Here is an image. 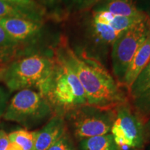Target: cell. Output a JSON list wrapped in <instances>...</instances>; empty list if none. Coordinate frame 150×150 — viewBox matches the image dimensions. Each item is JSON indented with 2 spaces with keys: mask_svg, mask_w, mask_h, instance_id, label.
I'll return each mask as SVG.
<instances>
[{
  "mask_svg": "<svg viewBox=\"0 0 150 150\" xmlns=\"http://www.w3.org/2000/svg\"><path fill=\"white\" fill-rule=\"evenodd\" d=\"M68 14H76L93 8L100 0H62Z\"/></svg>",
  "mask_w": 150,
  "mask_h": 150,
  "instance_id": "ffe728a7",
  "label": "cell"
},
{
  "mask_svg": "<svg viewBox=\"0 0 150 150\" xmlns=\"http://www.w3.org/2000/svg\"><path fill=\"white\" fill-rule=\"evenodd\" d=\"M93 10L106 11L117 16L131 18H143L147 16L137 7L134 0H100Z\"/></svg>",
  "mask_w": 150,
  "mask_h": 150,
  "instance_id": "7c38bea8",
  "label": "cell"
},
{
  "mask_svg": "<svg viewBox=\"0 0 150 150\" xmlns=\"http://www.w3.org/2000/svg\"><path fill=\"white\" fill-rule=\"evenodd\" d=\"M54 54L77 76L85 91L87 104L115 108L130 100L128 93L117 83L105 66L97 60L77 54L61 35L54 47Z\"/></svg>",
  "mask_w": 150,
  "mask_h": 150,
  "instance_id": "6da1fadb",
  "label": "cell"
},
{
  "mask_svg": "<svg viewBox=\"0 0 150 150\" xmlns=\"http://www.w3.org/2000/svg\"><path fill=\"white\" fill-rule=\"evenodd\" d=\"M79 150H119L113 136L108 134L88 138L79 142Z\"/></svg>",
  "mask_w": 150,
  "mask_h": 150,
  "instance_id": "2e32d148",
  "label": "cell"
},
{
  "mask_svg": "<svg viewBox=\"0 0 150 150\" xmlns=\"http://www.w3.org/2000/svg\"><path fill=\"white\" fill-rule=\"evenodd\" d=\"M55 56L52 73L39 91L47 99L54 115L64 116L75 108L87 104L85 91L77 76Z\"/></svg>",
  "mask_w": 150,
  "mask_h": 150,
  "instance_id": "3957f363",
  "label": "cell"
},
{
  "mask_svg": "<svg viewBox=\"0 0 150 150\" xmlns=\"http://www.w3.org/2000/svg\"><path fill=\"white\" fill-rule=\"evenodd\" d=\"M85 15L77 23L81 37L80 49L74 50L77 54L97 60L104 65L110 50L121 33L116 31L107 24L96 21L91 13Z\"/></svg>",
  "mask_w": 150,
  "mask_h": 150,
  "instance_id": "8992f818",
  "label": "cell"
},
{
  "mask_svg": "<svg viewBox=\"0 0 150 150\" xmlns=\"http://www.w3.org/2000/svg\"><path fill=\"white\" fill-rule=\"evenodd\" d=\"M131 101L136 112L145 123L150 117V88Z\"/></svg>",
  "mask_w": 150,
  "mask_h": 150,
  "instance_id": "d6986e66",
  "label": "cell"
},
{
  "mask_svg": "<svg viewBox=\"0 0 150 150\" xmlns=\"http://www.w3.org/2000/svg\"><path fill=\"white\" fill-rule=\"evenodd\" d=\"M91 13L93 18L96 21L108 24L119 33H122L134 24L148 17L147 16L143 18H131L117 16L106 11L92 10Z\"/></svg>",
  "mask_w": 150,
  "mask_h": 150,
  "instance_id": "5bb4252c",
  "label": "cell"
},
{
  "mask_svg": "<svg viewBox=\"0 0 150 150\" xmlns=\"http://www.w3.org/2000/svg\"><path fill=\"white\" fill-rule=\"evenodd\" d=\"M47 20L1 18L0 26L19 45L25 55L53 49L48 42Z\"/></svg>",
  "mask_w": 150,
  "mask_h": 150,
  "instance_id": "52a82bcc",
  "label": "cell"
},
{
  "mask_svg": "<svg viewBox=\"0 0 150 150\" xmlns=\"http://www.w3.org/2000/svg\"><path fill=\"white\" fill-rule=\"evenodd\" d=\"M111 134L119 150H142L146 144L145 123L130 100L115 108Z\"/></svg>",
  "mask_w": 150,
  "mask_h": 150,
  "instance_id": "9c48e42d",
  "label": "cell"
},
{
  "mask_svg": "<svg viewBox=\"0 0 150 150\" xmlns=\"http://www.w3.org/2000/svg\"><path fill=\"white\" fill-rule=\"evenodd\" d=\"M3 1H8V2L13 3V4H16L27 7V8L46 11L45 9L42 8L40 5H39L35 1V0H3Z\"/></svg>",
  "mask_w": 150,
  "mask_h": 150,
  "instance_id": "603a6c76",
  "label": "cell"
},
{
  "mask_svg": "<svg viewBox=\"0 0 150 150\" xmlns=\"http://www.w3.org/2000/svg\"><path fill=\"white\" fill-rule=\"evenodd\" d=\"M24 55L23 50L18 43L0 26V66H5Z\"/></svg>",
  "mask_w": 150,
  "mask_h": 150,
  "instance_id": "9a60e30c",
  "label": "cell"
},
{
  "mask_svg": "<svg viewBox=\"0 0 150 150\" xmlns=\"http://www.w3.org/2000/svg\"><path fill=\"white\" fill-rule=\"evenodd\" d=\"M6 150H23L20 145L15 142H9Z\"/></svg>",
  "mask_w": 150,
  "mask_h": 150,
  "instance_id": "4316f807",
  "label": "cell"
},
{
  "mask_svg": "<svg viewBox=\"0 0 150 150\" xmlns=\"http://www.w3.org/2000/svg\"><path fill=\"white\" fill-rule=\"evenodd\" d=\"M54 115L47 99L35 89L18 91L9 101L3 117L29 129L47 122Z\"/></svg>",
  "mask_w": 150,
  "mask_h": 150,
  "instance_id": "277c9868",
  "label": "cell"
},
{
  "mask_svg": "<svg viewBox=\"0 0 150 150\" xmlns=\"http://www.w3.org/2000/svg\"><path fill=\"white\" fill-rule=\"evenodd\" d=\"M35 1L39 5H40L42 8L45 9L49 16H50V14H49L48 10L54 8L56 6V5L57 4L58 2L57 0H35Z\"/></svg>",
  "mask_w": 150,
  "mask_h": 150,
  "instance_id": "cb8c5ba5",
  "label": "cell"
},
{
  "mask_svg": "<svg viewBox=\"0 0 150 150\" xmlns=\"http://www.w3.org/2000/svg\"><path fill=\"white\" fill-rule=\"evenodd\" d=\"M67 130L79 142L91 137L110 134L115 119V108L83 105L64 116Z\"/></svg>",
  "mask_w": 150,
  "mask_h": 150,
  "instance_id": "5b68a950",
  "label": "cell"
},
{
  "mask_svg": "<svg viewBox=\"0 0 150 150\" xmlns=\"http://www.w3.org/2000/svg\"><path fill=\"white\" fill-rule=\"evenodd\" d=\"M3 72H4V66H0V81H2Z\"/></svg>",
  "mask_w": 150,
  "mask_h": 150,
  "instance_id": "83f0119b",
  "label": "cell"
},
{
  "mask_svg": "<svg viewBox=\"0 0 150 150\" xmlns=\"http://www.w3.org/2000/svg\"><path fill=\"white\" fill-rule=\"evenodd\" d=\"M149 20L148 16L125 30L112 45L110 52L112 72L122 87L129 63L149 34Z\"/></svg>",
  "mask_w": 150,
  "mask_h": 150,
  "instance_id": "ba28073f",
  "label": "cell"
},
{
  "mask_svg": "<svg viewBox=\"0 0 150 150\" xmlns=\"http://www.w3.org/2000/svg\"><path fill=\"white\" fill-rule=\"evenodd\" d=\"M150 61V33L135 54L125 73L122 87L129 93L131 86Z\"/></svg>",
  "mask_w": 150,
  "mask_h": 150,
  "instance_id": "8fae6325",
  "label": "cell"
},
{
  "mask_svg": "<svg viewBox=\"0 0 150 150\" xmlns=\"http://www.w3.org/2000/svg\"><path fill=\"white\" fill-rule=\"evenodd\" d=\"M54 65V48L20 56L4 66L2 82L11 93L26 88L40 91Z\"/></svg>",
  "mask_w": 150,
  "mask_h": 150,
  "instance_id": "7a4b0ae2",
  "label": "cell"
},
{
  "mask_svg": "<svg viewBox=\"0 0 150 150\" xmlns=\"http://www.w3.org/2000/svg\"><path fill=\"white\" fill-rule=\"evenodd\" d=\"M150 88V61L135 80L129 91V98H136Z\"/></svg>",
  "mask_w": 150,
  "mask_h": 150,
  "instance_id": "ac0fdd59",
  "label": "cell"
},
{
  "mask_svg": "<svg viewBox=\"0 0 150 150\" xmlns=\"http://www.w3.org/2000/svg\"><path fill=\"white\" fill-rule=\"evenodd\" d=\"M8 143V134L4 130H0V150H6Z\"/></svg>",
  "mask_w": 150,
  "mask_h": 150,
  "instance_id": "d4e9b609",
  "label": "cell"
},
{
  "mask_svg": "<svg viewBox=\"0 0 150 150\" xmlns=\"http://www.w3.org/2000/svg\"><path fill=\"white\" fill-rule=\"evenodd\" d=\"M27 18L38 20H52L46 11L30 8L0 0V19Z\"/></svg>",
  "mask_w": 150,
  "mask_h": 150,
  "instance_id": "4fadbf2b",
  "label": "cell"
},
{
  "mask_svg": "<svg viewBox=\"0 0 150 150\" xmlns=\"http://www.w3.org/2000/svg\"><path fill=\"white\" fill-rule=\"evenodd\" d=\"M67 131L65 117L54 115L42 129L36 131L34 150H47Z\"/></svg>",
  "mask_w": 150,
  "mask_h": 150,
  "instance_id": "30bf717a",
  "label": "cell"
},
{
  "mask_svg": "<svg viewBox=\"0 0 150 150\" xmlns=\"http://www.w3.org/2000/svg\"><path fill=\"white\" fill-rule=\"evenodd\" d=\"M10 91L5 87L0 86V118L3 117L9 102Z\"/></svg>",
  "mask_w": 150,
  "mask_h": 150,
  "instance_id": "7402d4cb",
  "label": "cell"
},
{
  "mask_svg": "<svg viewBox=\"0 0 150 150\" xmlns=\"http://www.w3.org/2000/svg\"><path fill=\"white\" fill-rule=\"evenodd\" d=\"M145 133L146 142H147V140L150 142V117L145 122Z\"/></svg>",
  "mask_w": 150,
  "mask_h": 150,
  "instance_id": "484cf974",
  "label": "cell"
},
{
  "mask_svg": "<svg viewBox=\"0 0 150 150\" xmlns=\"http://www.w3.org/2000/svg\"><path fill=\"white\" fill-rule=\"evenodd\" d=\"M149 27H150V18H149Z\"/></svg>",
  "mask_w": 150,
  "mask_h": 150,
  "instance_id": "f1b7e54d",
  "label": "cell"
},
{
  "mask_svg": "<svg viewBox=\"0 0 150 150\" xmlns=\"http://www.w3.org/2000/svg\"><path fill=\"white\" fill-rule=\"evenodd\" d=\"M70 134L68 130L55 143L53 144L47 150H72Z\"/></svg>",
  "mask_w": 150,
  "mask_h": 150,
  "instance_id": "44dd1931",
  "label": "cell"
},
{
  "mask_svg": "<svg viewBox=\"0 0 150 150\" xmlns=\"http://www.w3.org/2000/svg\"><path fill=\"white\" fill-rule=\"evenodd\" d=\"M9 142H15L23 150H34L36 131H30L22 129L8 134Z\"/></svg>",
  "mask_w": 150,
  "mask_h": 150,
  "instance_id": "e0dca14e",
  "label": "cell"
}]
</instances>
